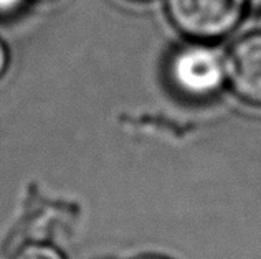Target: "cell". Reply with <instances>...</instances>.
<instances>
[{"label":"cell","instance_id":"cell-1","mask_svg":"<svg viewBox=\"0 0 261 259\" xmlns=\"http://www.w3.org/2000/svg\"><path fill=\"white\" fill-rule=\"evenodd\" d=\"M246 0H167L174 25L192 38L223 37L238 23Z\"/></svg>","mask_w":261,"mask_h":259},{"label":"cell","instance_id":"cell-2","mask_svg":"<svg viewBox=\"0 0 261 259\" xmlns=\"http://www.w3.org/2000/svg\"><path fill=\"white\" fill-rule=\"evenodd\" d=\"M225 63L214 50L190 46L170 61V79L178 91L190 98H207L223 83Z\"/></svg>","mask_w":261,"mask_h":259},{"label":"cell","instance_id":"cell-3","mask_svg":"<svg viewBox=\"0 0 261 259\" xmlns=\"http://www.w3.org/2000/svg\"><path fill=\"white\" fill-rule=\"evenodd\" d=\"M225 76L240 98L261 106V33L233 45L225 61Z\"/></svg>","mask_w":261,"mask_h":259},{"label":"cell","instance_id":"cell-4","mask_svg":"<svg viewBox=\"0 0 261 259\" xmlns=\"http://www.w3.org/2000/svg\"><path fill=\"white\" fill-rule=\"evenodd\" d=\"M12 259H65V256L51 244L32 243L20 248Z\"/></svg>","mask_w":261,"mask_h":259},{"label":"cell","instance_id":"cell-5","mask_svg":"<svg viewBox=\"0 0 261 259\" xmlns=\"http://www.w3.org/2000/svg\"><path fill=\"white\" fill-rule=\"evenodd\" d=\"M29 0H0V18H7L18 13Z\"/></svg>","mask_w":261,"mask_h":259},{"label":"cell","instance_id":"cell-6","mask_svg":"<svg viewBox=\"0 0 261 259\" xmlns=\"http://www.w3.org/2000/svg\"><path fill=\"white\" fill-rule=\"evenodd\" d=\"M10 63V54H9V48L2 38H0V79L4 78V74L7 73V68H9Z\"/></svg>","mask_w":261,"mask_h":259},{"label":"cell","instance_id":"cell-7","mask_svg":"<svg viewBox=\"0 0 261 259\" xmlns=\"http://www.w3.org/2000/svg\"><path fill=\"white\" fill-rule=\"evenodd\" d=\"M246 2H255V4H261V0H246Z\"/></svg>","mask_w":261,"mask_h":259},{"label":"cell","instance_id":"cell-8","mask_svg":"<svg viewBox=\"0 0 261 259\" xmlns=\"http://www.w3.org/2000/svg\"><path fill=\"white\" fill-rule=\"evenodd\" d=\"M142 259H162V257H142Z\"/></svg>","mask_w":261,"mask_h":259},{"label":"cell","instance_id":"cell-9","mask_svg":"<svg viewBox=\"0 0 261 259\" xmlns=\"http://www.w3.org/2000/svg\"><path fill=\"white\" fill-rule=\"evenodd\" d=\"M40 2H51V0H40Z\"/></svg>","mask_w":261,"mask_h":259}]
</instances>
